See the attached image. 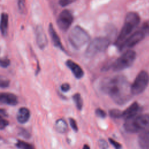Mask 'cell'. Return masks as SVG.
I'll return each mask as SVG.
<instances>
[{
	"mask_svg": "<svg viewBox=\"0 0 149 149\" xmlns=\"http://www.w3.org/2000/svg\"><path fill=\"white\" fill-rule=\"evenodd\" d=\"M146 35L140 29L138 31H135L132 34L129 36V37L125 41L123 44L120 47L119 49L122 50L125 48H132L140 42L145 37Z\"/></svg>",
	"mask_w": 149,
	"mask_h": 149,
	"instance_id": "cell-9",
	"label": "cell"
},
{
	"mask_svg": "<svg viewBox=\"0 0 149 149\" xmlns=\"http://www.w3.org/2000/svg\"><path fill=\"white\" fill-rule=\"evenodd\" d=\"M36 39L38 47L41 49H44L48 44V40L45 31L40 26H37L36 29Z\"/></svg>",
	"mask_w": 149,
	"mask_h": 149,
	"instance_id": "cell-10",
	"label": "cell"
},
{
	"mask_svg": "<svg viewBox=\"0 0 149 149\" xmlns=\"http://www.w3.org/2000/svg\"><path fill=\"white\" fill-rule=\"evenodd\" d=\"M0 113H1V116H8V114L6 112V111L3 109H1V111H0Z\"/></svg>",
	"mask_w": 149,
	"mask_h": 149,
	"instance_id": "cell-33",
	"label": "cell"
},
{
	"mask_svg": "<svg viewBox=\"0 0 149 149\" xmlns=\"http://www.w3.org/2000/svg\"><path fill=\"white\" fill-rule=\"evenodd\" d=\"M109 142L110 143V144L115 148H120L122 147V146L120 143H119L118 142H117L116 141L114 140L113 139H111V138H109L108 139Z\"/></svg>",
	"mask_w": 149,
	"mask_h": 149,
	"instance_id": "cell-29",
	"label": "cell"
},
{
	"mask_svg": "<svg viewBox=\"0 0 149 149\" xmlns=\"http://www.w3.org/2000/svg\"><path fill=\"white\" fill-rule=\"evenodd\" d=\"M149 82V75L144 70L141 71L131 84L132 94L138 95L144 91Z\"/></svg>",
	"mask_w": 149,
	"mask_h": 149,
	"instance_id": "cell-7",
	"label": "cell"
},
{
	"mask_svg": "<svg viewBox=\"0 0 149 149\" xmlns=\"http://www.w3.org/2000/svg\"><path fill=\"white\" fill-rule=\"evenodd\" d=\"M15 146L16 147L22 149H33L34 148V146L31 144L22 140H17L15 144Z\"/></svg>",
	"mask_w": 149,
	"mask_h": 149,
	"instance_id": "cell-20",
	"label": "cell"
},
{
	"mask_svg": "<svg viewBox=\"0 0 149 149\" xmlns=\"http://www.w3.org/2000/svg\"><path fill=\"white\" fill-rule=\"evenodd\" d=\"M140 21V16L136 12H130L126 15L123 26L115 42L116 47L120 48L130 33L139 24Z\"/></svg>",
	"mask_w": 149,
	"mask_h": 149,
	"instance_id": "cell-2",
	"label": "cell"
},
{
	"mask_svg": "<svg viewBox=\"0 0 149 149\" xmlns=\"http://www.w3.org/2000/svg\"><path fill=\"white\" fill-rule=\"evenodd\" d=\"M30 118V112L29 109L26 107H21L19 109L16 119L19 123L20 124H24L27 122Z\"/></svg>",
	"mask_w": 149,
	"mask_h": 149,
	"instance_id": "cell-14",
	"label": "cell"
},
{
	"mask_svg": "<svg viewBox=\"0 0 149 149\" xmlns=\"http://www.w3.org/2000/svg\"><path fill=\"white\" fill-rule=\"evenodd\" d=\"M139 105L136 102L131 104L127 109L122 112V118L125 120L136 115L139 111Z\"/></svg>",
	"mask_w": 149,
	"mask_h": 149,
	"instance_id": "cell-15",
	"label": "cell"
},
{
	"mask_svg": "<svg viewBox=\"0 0 149 149\" xmlns=\"http://www.w3.org/2000/svg\"><path fill=\"white\" fill-rule=\"evenodd\" d=\"M8 27V15L3 13L1 15V34L3 37H5L7 34Z\"/></svg>",
	"mask_w": 149,
	"mask_h": 149,
	"instance_id": "cell-17",
	"label": "cell"
},
{
	"mask_svg": "<svg viewBox=\"0 0 149 149\" xmlns=\"http://www.w3.org/2000/svg\"><path fill=\"white\" fill-rule=\"evenodd\" d=\"M73 22V16L72 13L68 10H62L59 15L56 23L59 29L63 31H66Z\"/></svg>",
	"mask_w": 149,
	"mask_h": 149,
	"instance_id": "cell-8",
	"label": "cell"
},
{
	"mask_svg": "<svg viewBox=\"0 0 149 149\" xmlns=\"http://www.w3.org/2000/svg\"><path fill=\"white\" fill-rule=\"evenodd\" d=\"M10 61L7 58H3L1 59V66L2 68H6L10 65Z\"/></svg>",
	"mask_w": 149,
	"mask_h": 149,
	"instance_id": "cell-26",
	"label": "cell"
},
{
	"mask_svg": "<svg viewBox=\"0 0 149 149\" xmlns=\"http://www.w3.org/2000/svg\"><path fill=\"white\" fill-rule=\"evenodd\" d=\"M123 125L125 130L129 133H137L149 127V115L141 114L125 120Z\"/></svg>",
	"mask_w": 149,
	"mask_h": 149,
	"instance_id": "cell-3",
	"label": "cell"
},
{
	"mask_svg": "<svg viewBox=\"0 0 149 149\" xmlns=\"http://www.w3.org/2000/svg\"><path fill=\"white\" fill-rule=\"evenodd\" d=\"M72 99L75 104V105L78 110H81L83 106V99L81 97V95L79 93H76L73 95Z\"/></svg>",
	"mask_w": 149,
	"mask_h": 149,
	"instance_id": "cell-19",
	"label": "cell"
},
{
	"mask_svg": "<svg viewBox=\"0 0 149 149\" xmlns=\"http://www.w3.org/2000/svg\"><path fill=\"white\" fill-rule=\"evenodd\" d=\"M55 129L60 133H64L68 130V125L65 120L60 118L55 122Z\"/></svg>",
	"mask_w": 149,
	"mask_h": 149,
	"instance_id": "cell-18",
	"label": "cell"
},
{
	"mask_svg": "<svg viewBox=\"0 0 149 149\" xmlns=\"http://www.w3.org/2000/svg\"><path fill=\"white\" fill-rule=\"evenodd\" d=\"M48 32H49V34L50 36L51 39L52 40V42L54 44V45L56 47L58 48L59 49H61V51L65 52V48L61 42V41L59 38V36L58 35V34L56 33V32L55 31L54 26L52 25V23H50L49 25V27H48Z\"/></svg>",
	"mask_w": 149,
	"mask_h": 149,
	"instance_id": "cell-13",
	"label": "cell"
},
{
	"mask_svg": "<svg viewBox=\"0 0 149 149\" xmlns=\"http://www.w3.org/2000/svg\"><path fill=\"white\" fill-rule=\"evenodd\" d=\"M66 66L70 69L77 79H81L84 76V71L81 66L71 59H68L65 62Z\"/></svg>",
	"mask_w": 149,
	"mask_h": 149,
	"instance_id": "cell-11",
	"label": "cell"
},
{
	"mask_svg": "<svg viewBox=\"0 0 149 149\" xmlns=\"http://www.w3.org/2000/svg\"><path fill=\"white\" fill-rule=\"evenodd\" d=\"M18 134H19V136H20L26 139H28L31 137V134L29 133V132L27 131L26 129L22 128V127H20L19 129Z\"/></svg>",
	"mask_w": 149,
	"mask_h": 149,
	"instance_id": "cell-22",
	"label": "cell"
},
{
	"mask_svg": "<svg viewBox=\"0 0 149 149\" xmlns=\"http://www.w3.org/2000/svg\"><path fill=\"white\" fill-rule=\"evenodd\" d=\"M122 112L118 109H112L109 111V114L111 118L118 119L122 118Z\"/></svg>",
	"mask_w": 149,
	"mask_h": 149,
	"instance_id": "cell-21",
	"label": "cell"
},
{
	"mask_svg": "<svg viewBox=\"0 0 149 149\" xmlns=\"http://www.w3.org/2000/svg\"><path fill=\"white\" fill-rule=\"evenodd\" d=\"M84 149H85V148H87V149H88V148H90V147L87 145V144H85L84 146H83V147Z\"/></svg>",
	"mask_w": 149,
	"mask_h": 149,
	"instance_id": "cell-34",
	"label": "cell"
},
{
	"mask_svg": "<svg viewBox=\"0 0 149 149\" xmlns=\"http://www.w3.org/2000/svg\"><path fill=\"white\" fill-rule=\"evenodd\" d=\"M138 143L141 148L149 149V132L141 133L139 136Z\"/></svg>",
	"mask_w": 149,
	"mask_h": 149,
	"instance_id": "cell-16",
	"label": "cell"
},
{
	"mask_svg": "<svg viewBox=\"0 0 149 149\" xmlns=\"http://www.w3.org/2000/svg\"><path fill=\"white\" fill-rule=\"evenodd\" d=\"M0 86L1 88H6L9 86V81L6 79H1Z\"/></svg>",
	"mask_w": 149,
	"mask_h": 149,
	"instance_id": "cell-32",
	"label": "cell"
},
{
	"mask_svg": "<svg viewBox=\"0 0 149 149\" xmlns=\"http://www.w3.org/2000/svg\"><path fill=\"white\" fill-rule=\"evenodd\" d=\"M100 88L103 93L108 95L118 105L127 103L133 95L131 85L122 75L104 79L101 83Z\"/></svg>",
	"mask_w": 149,
	"mask_h": 149,
	"instance_id": "cell-1",
	"label": "cell"
},
{
	"mask_svg": "<svg viewBox=\"0 0 149 149\" xmlns=\"http://www.w3.org/2000/svg\"><path fill=\"white\" fill-rule=\"evenodd\" d=\"M136 56V54L134 51H126L111 65L113 70L120 71L129 68L133 63Z\"/></svg>",
	"mask_w": 149,
	"mask_h": 149,
	"instance_id": "cell-6",
	"label": "cell"
},
{
	"mask_svg": "<svg viewBox=\"0 0 149 149\" xmlns=\"http://www.w3.org/2000/svg\"><path fill=\"white\" fill-rule=\"evenodd\" d=\"M61 90L63 92V93H67L68 92L70 89V86L69 83H63L61 87Z\"/></svg>",
	"mask_w": 149,
	"mask_h": 149,
	"instance_id": "cell-28",
	"label": "cell"
},
{
	"mask_svg": "<svg viewBox=\"0 0 149 149\" xmlns=\"http://www.w3.org/2000/svg\"><path fill=\"white\" fill-rule=\"evenodd\" d=\"M110 43L111 41L107 37H96L89 43L86 48L85 55L87 57H93L98 54L104 52Z\"/></svg>",
	"mask_w": 149,
	"mask_h": 149,
	"instance_id": "cell-5",
	"label": "cell"
},
{
	"mask_svg": "<svg viewBox=\"0 0 149 149\" xmlns=\"http://www.w3.org/2000/svg\"><path fill=\"white\" fill-rule=\"evenodd\" d=\"M9 125V122L6 120L5 118H3V116H1V119H0V129L2 130L4 129L8 125Z\"/></svg>",
	"mask_w": 149,
	"mask_h": 149,
	"instance_id": "cell-27",
	"label": "cell"
},
{
	"mask_svg": "<svg viewBox=\"0 0 149 149\" xmlns=\"http://www.w3.org/2000/svg\"><path fill=\"white\" fill-rule=\"evenodd\" d=\"M69 124L70 125L71 128L73 129V130L74 132H77L78 131L79 129H78L77 125V123H76L75 119L72 118H69Z\"/></svg>",
	"mask_w": 149,
	"mask_h": 149,
	"instance_id": "cell-24",
	"label": "cell"
},
{
	"mask_svg": "<svg viewBox=\"0 0 149 149\" xmlns=\"http://www.w3.org/2000/svg\"><path fill=\"white\" fill-rule=\"evenodd\" d=\"M140 30L146 36H149V20L145 22L141 26Z\"/></svg>",
	"mask_w": 149,
	"mask_h": 149,
	"instance_id": "cell-23",
	"label": "cell"
},
{
	"mask_svg": "<svg viewBox=\"0 0 149 149\" xmlns=\"http://www.w3.org/2000/svg\"><path fill=\"white\" fill-rule=\"evenodd\" d=\"M75 0H59V3L62 6H66L72 2H73Z\"/></svg>",
	"mask_w": 149,
	"mask_h": 149,
	"instance_id": "cell-31",
	"label": "cell"
},
{
	"mask_svg": "<svg viewBox=\"0 0 149 149\" xmlns=\"http://www.w3.org/2000/svg\"><path fill=\"white\" fill-rule=\"evenodd\" d=\"M0 102L10 106H15L18 104V99L16 95L10 93H1Z\"/></svg>",
	"mask_w": 149,
	"mask_h": 149,
	"instance_id": "cell-12",
	"label": "cell"
},
{
	"mask_svg": "<svg viewBox=\"0 0 149 149\" xmlns=\"http://www.w3.org/2000/svg\"><path fill=\"white\" fill-rule=\"evenodd\" d=\"M68 40L73 47L79 49L88 42L90 36L83 28L76 26L70 30L68 36Z\"/></svg>",
	"mask_w": 149,
	"mask_h": 149,
	"instance_id": "cell-4",
	"label": "cell"
},
{
	"mask_svg": "<svg viewBox=\"0 0 149 149\" xmlns=\"http://www.w3.org/2000/svg\"><path fill=\"white\" fill-rule=\"evenodd\" d=\"M98 144L101 148H107L108 147V144L104 139H100L98 141Z\"/></svg>",
	"mask_w": 149,
	"mask_h": 149,
	"instance_id": "cell-30",
	"label": "cell"
},
{
	"mask_svg": "<svg viewBox=\"0 0 149 149\" xmlns=\"http://www.w3.org/2000/svg\"><path fill=\"white\" fill-rule=\"evenodd\" d=\"M95 115L100 118H105L107 116V113L103 109L98 108L95 110Z\"/></svg>",
	"mask_w": 149,
	"mask_h": 149,
	"instance_id": "cell-25",
	"label": "cell"
}]
</instances>
